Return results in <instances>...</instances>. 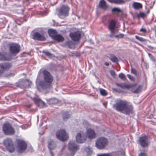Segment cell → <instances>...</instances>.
<instances>
[{"mask_svg": "<svg viewBox=\"0 0 156 156\" xmlns=\"http://www.w3.org/2000/svg\"><path fill=\"white\" fill-rule=\"evenodd\" d=\"M114 107L118 111L127 115L130 114L133 111V106L130 103L121 100L116 101Z\"/></svg>", "mask_w": 156, "mask_h": 156, "instance_id": "obj_1", "label": "cell"}, {"mask_svg": "<svg viewBox=\"0 0 156 156\" xmlns=\"http://www.w3.org/2000/svg\"><path fill=\"white\" fill-rule=\"evenodd\" d=\"M68 149L69 151L74 154L78 151V146L75 142L73 141H70L68 144Z\"/></svg>", "mask_w": 156, "mask_h": 156, "instance_id": "obj_11", "label": "cell"}, {"mask_svg": "<svg viewBox=\"0 0 156 156\" xmlns=\"http://www.w3.org/2000/svg\"><path fill=\"white\" fill-rule=\"evenodd\" d=\"M139 16L142 18H144L145 16V15L144 13H141L140 14H139Z\"/></svg>", "mask_w": 156, "mask_h": 156, "instance_id": "obj_38", "label": "cell"}, {"mask_svg": "<svg viewBox=\"0 0 156 156\" xmlns=\"http://www.w3.org/2000/svg\"><path fill=\"white\" fill-rule=\"evenodd\" d=\"M118 86L120 87L123 88H126V89H130L133 87L135 86V84H117Z\"/></svg>", "mask_w": 156, "mask_h": 156, "instance_id": "obj_22", "label": "cell"}, {"mask_svg": "<svg viewBox=\"0 0 156 156\" xmlns=\"http://www.w3.org/2000/svg\"><path fill=\"white\" fill-rule=\"evenodd\" d=\"M16 146L19 153H23L27 149L28 145L24 141L18 139L16 141Z\"/></svg>", "mask_w": 156, "mask_h": 156, "instance_id": "obj_2", "label": "cell"}, {"mask_svg": "<svg viewBox=\"0 0 156 156\" xmlns=\"http://www.w3.org/2000/svg\"><path fill=\"white\" fill-rule=\"evenodd\" d=\"M139 142L141 146L145 147H147L149 144V139L147 136H143L140 138Z\"/></svg>", "mask_w": 156, "mask_h": 156, "instance_id": "obj_13", "label": "cell"}, {"mask_svg": "<svg viewBox=\"0 0 156 156\" xmlns=\"http://www.w3.org/2000/svg\"><path fill=\"white\" fill-rule=\"evenodd\" d=\"M146 156V154L144 153H140V154L139 155V156Z\"/></svg>", "mask_w": 156, "mask_h": 156, "instance_id": "obj_40", "label": "cell"}, {"mask_svg": "<svg viewBox=\"0 0 156 156\" xmlns=\"http://www.w3.org/2000/svg\"><path fill=\"white\" fill-rule=\"evenodd\" d=\"M108 141L107 138L104 137H101L97 139L96 142V146L99 149H103L107 146Z\"/></svg>", "mask_w": 156, "mask_h": 156, "instance_id": "obj_3", "label": "cell"}, {"mask_svg": "<svg viewBox=\"0 0 156 156\" xmlns=\"http://www.w3.org/2000/svg\"><path fill=\"white\" fill-rule=\"evenodd\" d=\"M48 35H49V36L54 39L55 37L59 34L58 32L55 30L53 29H49L48 30Z\"/></svg>", "mask_w": 156, "mask_h": 156, "instance_id": "obj_20", "label": "cell"}, {"mask_svg": "<svg viewBox=\"0 0 156 156\" xmlns=\"http://www.w3.org/2000/svg\"><path fill=\"white\" fill-rule=\"evenodd\" d=\"M69 8L67 5H63L60 7L58 12V15L59 17L61 18H64L68 16Z\"/></svg>", "mask_w": 156, "mask_h": 156, "instance_id": "obj_6", "label": "cell"}, {"mask_svg": "<svg viewBox=\"0 0 156 156\" xmlns=\"http://www.w3.org/2000/svg\"><path fill=\"white\" fill-rule=\"evenodd\" d=\"M43 74L44 77V80L45 82L50 84L54 80L53 76L48 71L46 70H44L43 72Z\"/></svg>", "mask_w": 156, "mask_h": 156, "instance_id": "obj_10", "label": "cell"}, {"mask_svg": "<svg viewBox=\"0 0 156 156\" xmlns=\"http://www.w3.org/2000/svg\"><path fill=\"white\" fill-rule=\"evenodd\" d=\"M2 129L4 133L7 136H12L15 132L13 127L8 122H6L3 125Z\"/></svg>", "mask_w": 156, "mask_h": 156, "instance_id": "obj_5", "label": "cell"}, {"mask_svg": "<svg viewBox=\"0 0 156 156\" xmlns=\"http://www.w3.org/2000/svg\"><path fill=\"white\" fill-rule=\"evenodd\" d=\"M127 76H128L130 80H131L132 81H135V79L134 77H133L132 76V75H129V74H128V75H127Z\"/></svg>", "mask_w": 156, "mask_h": 156, "instance_id": "obj_34", "label": "cell"}, {"mask_svg": "<svg viewBox=\"0 0 156 156\" xmlns=\"http://www.w3.org/2000/svg\"><path fill=\"white\" fill-rule=\"evenodd\" d=\"M119 77L122 79H126V76L125 74L123 73H120L119 75Z\"/></svg>", "mask_w": 156, "mask_h": 156, "instance_id": "obj_32", "label": "cell"}, {"mask_svg": "<svg viewBox=\"0 0 156 156\" xmlns=\"http://www.w3.org/2000/svg\"><path fill=\"white\" fill-rule=\"evenodd\" d=\"M99 6L100 8L104 10H106L108 8V6L105 0H101L99 3Z\"/></svg>", "mask_w": 156, "mask_h": 156, "instance_id": "obj_23", "label": "cell"}, {"mask_svg": "<svg viewBox=\"0 0 156 156\" xmlns=\"http://www.w3.org/2000/svg\"><path fill=\"white\" fill-rule=\"evenodd\" d=\"M12 60L10 55L4 53L0 52V60L1 61H9Z\"/></svg>", "mask_w": 156, "mask_h": 156, "instance_id": "obj_17", "label": "cell"}, {"mask_svg": "<svg viewBox=\"0 0 156 156\" xmlns=\"http://www.w3.org/2000/svg\"><path fill=\"white\" fill-rule=\"evenodd\" d=\"M34 101L36 104L37 105V106L40 107V108H43L44 107L46 106V104L42 101L41 100L37 98H35L34 99Z\"/></svg>", "mask_w": 156, "mask_h": 156, "instance_id": "obj_19", "label": "cell"}, {"mask_svg": "<svg viewBox=\"0 0 156 156\" xmlns=\"http://www.w3.org/2000/svg\"><path fill=\"white\" fill-rule=\"evenodd\" d=\"M33 38L35 40H36L39 41H44L46 40V38L45 37L39 32H35L33 35Z\"/></svg>", "mask_w": 156, "mask_h": 156, "instance_id": "obj_15", "label": "cell"}, {"mask_svg": "<svg viewBox=\"0 0 156 156\" xmlns=\"http://www.w3.org/2000/svg\"><path fill=\"white\" fill-rule=\"evenodd\" d=\"M48 147L50 150H54L56 147V145L55 142L52 141V142H50L49 143Z\"/></svg>", "mask_w": 156, "mask_h": 156, "instance_id": "obj_28", "label": "cell"}, {"mask_svg": "<svg viewBox=\"0 0 156 156\" xmlns=\"http://www.w3.org/2000/svg\"><path fill=\"white\" fill-rule=\"evenodd\" d=\"M56 137L59 140L62 142H66L69 139V135L67 132L63 129L59 130L56 133Z\"/></svg>", "mask_w": 156, "mask_h": 156, "instance_id": "obj_4", "label": "cell"}, {"mask_svg": "<svg viewBox=\"0 0 156 156\" xmlns=\"http://www.w3.org/2000/svg\"><path fill=\"white\" fill-rule=\"evenodd\" d=\"M69 37L74 42H78L81 39V34L79 32H71L69 34Z\"/></svg>", "mask_w": 156, "mask_h": 156, "instance_id": "obj_12", "label": "cell"}, {"mask_svg": "<svg viewBox=\"0 0 156 156\" xmlns=\"http://www.w3.org/2000/svg\"><path fill=\"white\" fill-rule=\"evenodd\" d=\"M110 73H111V75H112L113 77H115V75H116L115 72H114V71H110Z\"/></svg>", "mask_w": 156, "mask_h": 156, "instance_id": "obj_36", "label": "cell"}, {"mask_svg": "<svg viewBox=\"0 0 156 156\" xmlns=\"http://www.w3.org/2000/svg\"><path fill=\"white\" fill-rule=\"evenodd\" d=\"M87 136L89 139H92L96 137V134L94 130L92 129H89L87 131Z\"/></svg>", "mask_w": 156, "mask_h": 156, "instance_id": "obj_18", "label": "cell"}, {"mask_svg": "<svg viewBox=\"0 0 156 156\" xmlns=\"http://www.w3.org/2000/svg\"><path fill=\"white\" fill-rule=\"evenodd\" d=\"M132 73H134V74L137 75V71H136V70H135L134 69H132Z\"/></svg>", "mask_w": 156, "mask_h": 156, "instance_id": "obj_37", "label": "cell"}, {"mask_svg": "<svg viewBox=\"0 0 156 156\" xmlns=\"http://www.w3.org/2000/svg\"><path fill=\"white\" fill-rule=\"evenodd\" d=\"M32 82L30 80L26 79H21L18 82V86L19 87L23 89L30 87Z\"/></svg>", "mask_w": 156, "mask_h": 156, "instance_id": "obj_8", "label": "cell"}, {"mask_svg": "<svg viewBox=\"0 0 156 156\" xmlns=\"http://www.w3.org/2000/svg\"><path fill=\"white\" fill-rule=\"evenodd\" d=\"M98 156H110V155L109 154H101L99 155Z\"/></svg>", "mask_w": 156, "mask_h": 156, "instance_id": "obj_39", "label": "cell"}, {"mask_svg": "<svg viewBox=\"0 0 156 156\" xmlns=\"http://www.w3.org/2000/svg\"><path fill=\"white\" fill-rule=\"evenodd\" d=\"M110 2L115 4H121L124 3V1L122 0H108Z\"/></svg>", "mask_w": 156, "mask_h": 156, "instance_id": "obj_27", "label": "cell"}, {"mask_svg": "<svg viewBox=\"0 0 156 156\" xmlns=\"http://www.w3.org/2000/svg\"><path fill=\"white\" fill-rule=\"evenodd\" d=\"M112 12H117V13H119V12H120L121 11L120 9L119 8H113L112 10Z\"/></svg>", "mask_w": 156, "mask_h": 156, "instance_id": "obj_31", "label": "cell"}, {"mask_svg": "<svg viewBox=\"0 0 156 156\" xmlns=\"http://www.w3.org/2000/svg\"><path fill=\"white\" fill-rule=\"evenodd\" d=\"M136 38L138 39V40H140L141 41H145V40L144 39L142 38L141 37L136 36Z\"/></svg>", "mask_w": 156, "mask_h": 156, "instance_id": "obj_35", "label": "cell"}, {"mask_svg": "<svg viewBox=\"0 0 156 156\" xmlns=\"http://www.w3.org/2000/svg\"><path fill=\"white\" fill-rule=\"evenodd\" d=\"M110 59H111L112 61H113V62H115V63H117L118 61V60L117 59V58L114 55H111V56Z\"/></svg>", "mask_w": 156, "mask_h": 156, "instance_id": "obj_29", "label": "cell"}, {"mask_svg": "<svg viewBox=\"0 0 156 156\" xmlns=\"http://www.w3.org/2000/svg\"><path fill=\"white\" fill-rule=\"evenodd\" d=\"M3 144L6 150L10 152H13L15 151V147L12 140L10 138L6 139L3 142Z\"/></svg>", "mask_w": 156, "mask_h": 156, "instance_id": "obj_7", "label": "cell"}, {"mask_svg": "<svg viewBox=\"0 0 156 156\" xmlns=\"http://www.w3.org/2000/svg\"><path fill=\"white\" fill-rule=\"evenodd\" d=\"M116 25V22L115 20H112L110 21L109 28L111 31H113L115 30Z\"/></svg>", "mask_w": 156, "mask_h": 156, "instance_id": "obj_24", "label": "cell"}, {"mask_svg": "<svg viewBox=\"0 0 156 156\" xmlns=\"http://www.w3.org/2000/svg\"><path fill=\"white\" fill-rule=\"evenodd\" d=\"M141 90H142V87L141 86H140L135 91H134V93H139V92H141Z\"/></svg>", "mask_w": 156, "mask_h": 156, "instance_id": "obj_33", "label": "cell"}, {"mask_svg": "<svg viewBox=\"0 0 156 156\" xmlns=\"http://www.w3.org/2000/svg\"><path fill=\"white\" fill-rule=\"evenodd\" d=\"M100 92H101V95H102L103 96H106L107 95V92H106V90H105L104 89H101L100 90Z\"/></svg>", "mask_w": 156, "mask_h": 156, "instance_id": "obj_30", "label": "cell"}, {"mask_svg": "<svg viewBox=\"0 0 156 156\" xmlns=\"http://www.w3.org/2000/svg\"><path fill=\"white\" fill-rule=\"evenodd\" d=\"M86 139V136L83 133H78L76 137V142L78 143H83L85 142Z\"/></svg>", "mask_w": 156, "mask_h": 156, "instance_id": "obj_14", "label": "cell"}, {"mask_svg": "<svg viewBox=\"0 0 156 156\" xmlns=\"http://www.w3.org/2000/svg\"><path fill=\"white\" fill-rule=\"evenodd\" d=\"M133 7L135 9H140L142 8V5L141 3L138 2H134L133 4Z\"/></svg>", "mask_w": 156, "mask_h": 156, "instance_id": "obj_25", "label": "cell"}, {"mask_svg": "<svg viewBox=\"0 0 156 156\" xmlns=\"http://www.w3.org/2000/svg\"><path fill=\"white\" fill-rule=\"evenodd\" d=\"M141 31H142V32H146V30H145V29H142L141 30Z\"/></svg>", "mask_w": 156, "mask_h": 156, "instance_id": "obj_41", "label": "cell"}, {"mask_svg": "<svg viewBox=\"0 0 156 156\" xmlns=\"http://www.w3.org/2000/svg\"><path fill=\"white\" fill-rule=\"evenodd\" d=\"M11 67V64L9 63H4L0 64V74L8 70Z\"/></svg>", "mask_w": 156, "mask_h": 156, "instance_id": "obj_16", "label": "cell"}, {"mask_svg": "<svg viewBox=\"0 0 156 156\" xmlns=\"http://www.w3.org/2000/svg\"><path fill=\"white\" fill-rule=\"evenodd\" d=\"M21 50L20 45L16 43H13L11 44L10 46V51L12 54L16 55Z\"/></svg>", "mask_w": 156, "mask_h": 156, "instance_id": "obj_9", "label": "cell"}, {"mask_svg": "<svg viewBox=\"0 0 156 156\" xmlns=\"http://www.w3.org/2000/svg\"><path fill=\"white\" fill-rule=\"evenodd\" d=\"M39 86L40 87V89H42V90H45L46 89H49V87L50 86V84L48 83H46L45 82V83L42 82H40L39 84Z\"/></svg>", "mask_w": 156, "mask_h": 156, "instance_id": "obj_21", "label": "cell"}, {"mask_svg": "<svg viewBox=\"0 0 156 156\" xmlns=\"http://www.w3.org/2000/svg\"><path fill=\"white\" fill-rule=\"evenodd\" d=\"M54 40H55L59 42H62L64 40V37H63L60 34H58L56 37H55L54 38Z\"/></svg>", "mask_w": 156, "mask_h": 156, "instance_id": "obj_26", "label": "cell"}]
</instances>
